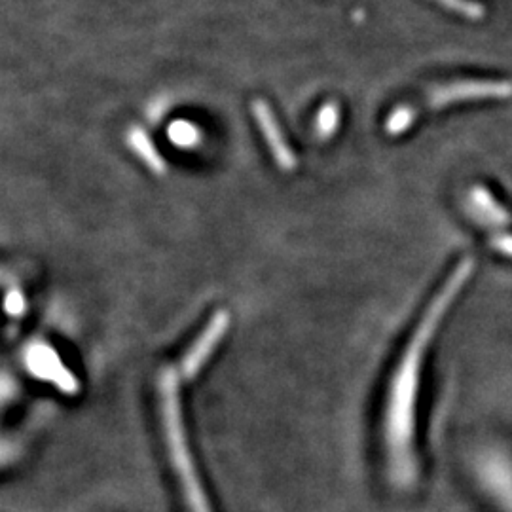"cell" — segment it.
<instances>
[{
  "label": "cell",
  "mask_w": 512,
  "mask_h": 512,
  "mask_svg": "<svg viewBox=\"0 0 512 512\" xmlns=\"http://www.w3.org/2000/svg\"><path fill=\"white\" fill-rule=\"evenodd\" d=\"M475 260L463 258L448 275L442 289L423 311L416 329L408 338L397 365L391 372L382 410V444L387 471L397 486H410L418 475L416 458V410L420 397L421 370L427 349L448 308L454 304L467 279L473 275Z\"/></svg>",
  "instance_id": "cell-1"
},
{
  "label": "cell",
  "mask_w": 512,
  "mask_h": 512,
  "mask_svg": "<svg viewBox=\"0 0 512 512\" xmlns=\"http://www.w3.org/2000/svg\"><path fill=\"white\" fill-rule=\"evenodd\" d=\"M156 406L164 437L165 454L171 473L177 480L186 512H211L194 454L186 435L183 404H181V374L177 366H162L156 376Z\"/></svg>",
  "instance_id": "cell-2"
},
{
  "label": "cell",
  "mask_w": 512,
  "mask_h": 512,
  "mask_svg": "<svg viewBox=\"0 0 512 512\" xmlns=\"http://www.w3.org/2000/svg\"><path fill=\"white\" fill-rule=\"evenodd\" d=\"M230 329V313L226 310H219L209 317V321L203 325L200 334L192 340V344L179 361V374L186 382H192L200 376L203 368L213 359L215 351L219 349L226 332Z\"/></svg>",
  "instance_id": "cell-3"
},
{
  "label": "cell",
  "mask_w": 512,
  "mask_h": 512,
  "mask_svg": "<svg viewBox=\"0 0 512 512\" xmlns=\"http://www.w3.org/2000/svg\"><path fill=\"white\" fill-rule=\"evenodd\" d=\"M251 112L277 167H281L283 171H293L298 160L293 148L285 139V133L275 118L274 110L270 109V105L264 99H255L251 103Z\"/></svg>",
  "instance_id": "cell-4"
},
{
  "label": "cell",
  "mask_w": 512,
  "mask_h": 512,
  "mask_svg": "<svg viewBox=\"0 0 512 512\" xmlns=\"http://www.w3.org/2000/svg\"><path fill=\"white\" fill-rule=\"evenodd\" d=\"M512 93V84L509 82H484V80H467L456 82L450 86H442L431 93V107L440 109L459 101H473V99H486V97H507Z\"/></svg>",
  "instance_id": "cell-5"
},
{
  "label": "cell",
  "mask_w": 512,
  "mask_h": 512,
  "mask_svg": "<svg viewBox=\"0 0 512 512\" xmlns=\"http://www.w3.org/2000/svg\"><path fill=\"white\" fill-rule=\"evenodd\" d=\"M27 366H29V370H33V374L59 385V389L74 391L76 382L69 374V370L59 363L54 349L42 346V344L33 346L27 353Z\"/></svg>",
  "instance_id": "cell-6"
},
{
  "label": "cell",
  "mask_w": 512,
  "mask_h": 512,
  "mask_svg": "<svg viewBox=\"0 0 512 512\" xmlns=\"http://www.w3.org/2000/svg\"><path fill=\"white\" fill-rule=\"evenodd\" d=\"M128 145L141 158V162L147 165L148 169H152L158 175L165 173V162L162 160L158 148L154 147V143L150 141V137L143 129H129Z\"/></svg>",
  "instance_id": "cell-7"
},
{
  "label": "cell",
  "mask_w": 512,
  "mask_h": 512,
  "mask_svg": "<svg viewBox=\"0 0 512 512\" xmlns=\"http://www.w3.org/2000/svg\"><path fill=\"white\" fill-rule=\"evenodd\" d=\"M471 200H473L476 211L480 213V217H484L488 224H494V226H509L511 224V215L495 202L494 196L486 188H480V186L475 188L471 194Z\"/></svg>",
  "instance_id": "cell-8"
},
{
  "label": "cell",
  "mask_w": 512,
  "mask_h": 512,
  "mask_svg": "<svg viewBox=\"0 0 512 512\" xmlns=\"http://www.w3.org/2000/svg\"><path fill=\"white\" fill-rule=\"evenodd\" d=\"M340 124V107L330 101L317 114V122H315V131L321 139H330Z\"/></svg>",
  "instance_id": "cell-9"
},
{
  "label": "cell",
  "mask_w": 512,
  "mask_h": 512,
  "mask_svg": "<svg viewBox=\"0 0 512 512\" xmlns=\"http://www.w3.org/2000/svg\"><path fill=\"white\" fill-rule=\"evenodd\" d=\"M414 118H416V110L412 109V107H399V109L393 110L391 116L387 118L385 131L389 135H401L403 131L412 126Z\"/></svg>",
  "instance_id": "cell-10"
},
{
  "label": "cell",
  "mask_w": 512,
  "mask_h": 512,
  "mask_svg": "<svg viewBox=\"0 0 512 512\" xmlns=\"http://www.w3.org/2000/svg\"><path fill=\"white\" fill-rule=\"evenodd\" d=\"M433 2L442 4L444 8L456 12L459 16H465V18H482L484 16L482 6L473 0H433Z\"/></svg>",
  "instance_id": "cell-11"
},
{
  "label": "cell",
  "mask_w": 512,
  "mask_h": 512,
  "mask_svg": "<svg viewBox=\"0 0 512 512\" xmlns=\"http://www.w3.org/2000/svg\"><path fill=\"white\" fill-rule=\"evenodd\" d=\"M169 135H171L173 143L179 145V147H190V145L196 143L198 137H200V135H198V129L194 128L192 124H186V122H175V124L171 126Z\"/></svg>",
  "instance_id": "cell-12"
},
{
  "label": "cell",
  "mask_w": 512,
  "mask_h": 512,
  "mask_svg": "<svg viewBox=\"0 0 512 512\" xmlns=\"http://www.w3.org/2000/svg\"><path fill=\"white\" fill-rule=\"evenodd\" d=\"M494 245L497 251L512 256V236H495Z\"/></svg>",
  "instance_id": "cell-13"
}]
</instances>
